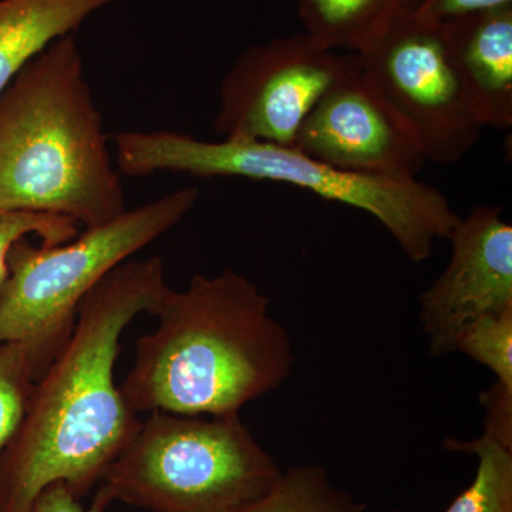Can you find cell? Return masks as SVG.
Returning a JSON list of instances; mask_svg holds the SVG:
<instances>
[{
  "instance_id": "cell-1",
  "label": "cell",
  "mask_w": 512,
  "mask_h": 512,
  "mask_svg": "<svg viewBox=\"0 0 512 512\" xmlns=\"http://www.w3.org/2000/svg\"><path fill=\"white\" fill-rule=\"evenodd\" d=\"M168 289L163 259L151 256L123 262L87 295L0 458V512H30L56 481L79 500L103 481L141 424L114 379L121 336Z\"/></svg>"
},
{
  "instance_id": "cell-2",
  "label": "cell",
  "mask_w": 512,
  "mask_h": 512,
  "mask_svg": "<svg viewBox=\"0 0 512 512\" xmlns=\"http://www.w3.org/2000/svg\"><path fill=\"white\" fill-rule=\"evenodd\" d=\"M153 316L157 328L138 338L120 386L137 414L241 416L292 375L291 333L271 315V299L234 269L168 289Z\"/></svg>"
},
{
  "instance_id": "cell-3",
  "label": "cell",
  "mask_w": 512,
  "mask_h": 512,
  "mask_svg": "<svg viewBox=\"0 0 512 512\" xmlns=\"http://www.w3.org/2000/svg\"><path fill=\"white\" fill-rule=\"evenodd\" d=\"M0 210L57 215L84 229L127 211L72 35L33 57L0 96Z\"/></svg>"
},
{
  "instance_id": "cell-4",
  "label": "cell",
  "mask_w": 512,
  "mask_h": 512,
  "mask_svg": "<svg viewBox=\"0 0 512 512\" xmlns=\"http://www.w3.org/2000/svg\"><path fill=\"white\" fill-rule=\"evenodd\" d=\"M114 143L117 167L131 177L183 173L269 181L366 212L416 264L430 259L437 239L448 241L461 218L443 192L417 178L348 173L320 163L295 146L228 138L204 141L170 130L124 131L114 137Z\"/></svg>"
},
{
  "instance_id": "cell-5",
  "label": "cell",
  "mask_w": 512,
  "mask_h": 512,
  "mask_svg": "<svg viewBox=\"0 0 512 512\" xmlns=\"http://www.w3.org/2000/svg\"><path fill=\"white\" fill-rule=\"evenodd\" d=\"M282 473L241 416L151 412L100 487L148 512H238Z\"/></svg>"
},
{
  "instance_id": "cell-6",
  "label": "cell",
  "mask_w": 512,
  "mask_h": 512,
  "mask_svg": "<svg viewBox=\"0 0 512 512\" xmlns=\"http://www.w3.org/2000/svg\"><path fill=\"white\" fill-rule=\"evenodd\" d=\"M200 191L185 187L116 220L84 229L72 241L10 248L0 284V343L29 349L39 377L63 349L84 299L114 268L163 237L190 214Z\"/></svg>"
},
{
  "instance_id": "cell-7",
  "label": "cell",
  "mask_w": 512,
  "mask_h": 512,
  "mask_svg": "<svg viewBox=\"0 0 512 512\" xmlns=\"http://www.w3.org/2000/svg\"><path fill=\"white\" fill-rule=\"evenodd\" d=\"M360 60L367 79L413 131L427 161L457 163L476 146L484 126L439 25L406 13Z\"/></svg>"
},
{
  "instance_id": "cell-8",
  "label": "cell",
  "mask_w": 512,
  "mask_h": 512,
  "mask_svg": "<svg viewBox=\"0 0 512 512\" xmlns=\"http://www.w3.org/2000/svg\"><path fill=\"white\" fill-rule=\"evenodd\" d=\"M360 63V56L322 49L305 33L252 46L222 80L215 133L293 147L313 107Z\"/></svg>"
},
{
  "instance_id": "cell-9",
  "label": "cell",
  "mask_w": 512,
  "mask_h": 512,
  "mask_svg": "<svg viewBox=\"0 0 512 512\" xmlns=\"http://www.w3.org/2000/svg\"><path fill=\"white\" fill-rule=\"evenodd\" d=\"M295 147L330 167L375 177L417 178L427 163L413 131L367 79L362 63L313 107Z\"/></svg>"
},
{
  "instance_id": "cell-10",
  "label": "cell",
  "mask_w": 512,
  "mask_h": 512,
  "mask_svg": "<svg viewBox=\"0 0 512 512\" xmlns=\"http://www.w3.org/2000/svg\"><path fill=\"white\" fill-rule=\"evenodd\" d=\"M503 208L477 205L451 232V256L420 296V326L433 356L454 353L471 320L512 309V225Z\"/></svg>"
},
{
  "instance_id": "cell-11",
  "label": "cell",
  "mask_w": 512,
  "mask_h": 512,
  "mask_svg": "<svg viewBox=\"0 0 512 512\" xmlns=\"http://www.w3.org/2000/svg\"><path fill=\"white\" fill-rule=\"evenodd\" d=\"M484 127L512 126V5L439 25Z\"/></svg>"
},
{
  "instance_id": "cell-12",
  "label": "cell",
  "mask_w": 512,
  "mask_h": 512,
  "mask_svg": "<svg viewBox=\"0 0 512 512\" xmlns=\"http://www.w3.org/2000/svg\"><path fill=\"white\" fill-rule=\"evenodd\" d=\"M114 2L117 0H0V96L33 57Z\"/></svg>"
},
{
  "instance_id": "cell-13",
  "label": "cell",
  "mask_w": 512,
  "mask_h": 512,
  "mask_svg": "<svg viewBox=\"0 0 512 512\" xmlns=\"http://www.w3.org/2000/svg\"><path fill=\"white\" fill-rule=\"evenodd\" d=\"M416 0H299L305 35L326 50L363 56L386 36Z\"/></svg>"
},
{
  "instance_id": "cell-14",
  "label": "cell",
  "mask_w": 512,
  "mask_h": 512,
  "mask_svg": "<svg viewBox=\"0 0 512 512\" xmlns=\"http://www.w3.org/2000/svg\"><path fill=\"white\" fill-rule=\"evenodd\" d=\"M443 446L478 460L473 483L443 512H512V448L483 433L468 441L447 437Z\"/></svg>"
},
{
  "instance_id": "cell-15",
  "label": "cell",
  "mask_w": 512,
  "mask_h": 512,
  "mask_svg": "<svg viewBox=\"0 0 512 512\" xmlns=\"http://www.w3.org/2000/svg\"><path fill=\"white\" fill-rule=\"evenodd\" d=\"M366 508V503L336 487L325 467L309 464L285 470L268 494L238 512H366Z\"/></svg>"
},
{
  "instance_id": "cell-16",
  "label": "cell",
  "mask_w": 512,
  "mask_h": 512,
  "mask_svg": "<svg viewBox=\"0 0 512 512\" xmlns=\"http://www.w3.org/2000/svg\"><path fill=\"white\" fill-rule=\"evenodd\" d=\"M39 372L20 343H0V458L18 433Z\"/></svg>"
},
{
  "instance_id": "cell-17",
  "label": "cell",
  "mask_w": 512,
  "mask_h": 512,
  "mask_svg": "<svg viewBox=\"0 0 512 512\" xmlns=\"http://www.w3.org/2000/svg\"><path fill=\"white\" fill-rule=\"evenodd\" d=\"M454 353L487 367L495 382L512 387V309L488 313L458 330Z\"/></svg>"
},
{
  "instance_id": "cell-18",
  "label": "cell",
  "mask_w": 512,
  "mask_h": 512,
  "mask_svg": "<svg viewBox=\"0 0 512 512\" xmlns=\"http://www.w3.org/2000/svg\"><path fill=\"white\" fill-rule=\"evenodd\" d=\"M79 234V225L69 218L0 210V284L8 269L10 248L20 238L35 235L40 244L59 245L72 241Z\"/></svg>"
},
{
  "instance_id": "cell-19",
  "label": "cell",
  "mask_w": 512,
  "mask_h": 512,
  "mask_svg": "<svg viewBox=\"0 0 512 512\" xmlns=\"http://www.w3.org/2000/svg\"><path fill=\"white\" fill-rule=\"evenodd\" d=\"M483 407V434L512 448V387L494 382L480 394Z\"/></svg>"
},
{
  "instance_id": "cell-20",
  "label": "cell",
  "mask_w": 512,
  "mask_h": 512,
  "mask_svg": "<svg viewBox=\"0 0 512 512\" xmlns=\"http://www.w3.org/2000/svg\"><path fill=\"white\" fill-rule=\"evenodd\" d=\"M510 5L512 0H416L410 13L431 25H443L450 20Z\"/></svg>"
},
{
  "instance_id": "cell-21",
  "label": "cell",
  "mask_w": 512,
  "mask_h": 512,
  "mask_svg": "<svg viewBox=\"0 0 512 512\" xmlns=\"http://www.w3.org/2000/svg\"><path fill=\"white\" fill-rule=\"evenodd\" d=\"M111 503L113 501L110 500L109 495L99 487L93 503L89 507H84L82 500L74 497L63 481H56L40 491L30 512H106Z\"/></svg>"
},
{
  "instance_id": "cell-22",
  "label": "cell",
  "mask_w": 512,
  "mask_h": 512,
  "mask_svg": "<svg viewBox=\"0 0 512 512\" xmlns=\"http://www.w3.org/2000/svg\"><path fill=\"white\" fill-rule=\"evenodd\" d=\"M392 512H403V511H397V510H396V511H392Z\"/></svg>"
}]
</instances>
